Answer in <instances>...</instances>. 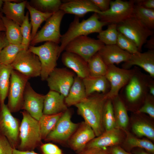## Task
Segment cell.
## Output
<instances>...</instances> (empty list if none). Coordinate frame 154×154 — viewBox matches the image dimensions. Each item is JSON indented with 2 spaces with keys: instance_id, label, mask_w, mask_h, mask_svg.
<instances>
[{
  "instance_id": "43",
  "label": "cell",
  "mask_w": 154,
  "mask_h": 154,
  "mask_svg": "<svg viewBox=\"0 0 154 154\" xmlns=\"http://www.w3.org/2000/svg\"><path fill=\"white\" fill-rule=\"evenodd\" d=\"M40 148L44 154H62L61 149L52 143L42 144L40 145Z\"/></svg>"
},
{
  "instance_id": "25",
  "label": "cell",
  "mask_w": 154,
  "mask_h": 154,
  "mask_svg": "<svg viewBox=\"0 0 154 154\" xmlns=\"http://www.w3.org/2000/svg\"><path fill=\"white\" fill-rule=\"evenodd\" d=\"M82 80L87 97L96 92L106 94L110 90V83L105 76L94 77L89 76Z\"/></svg>"
},
{
  "instance_id": "21",
  "label": "cell",
  "mask_w": 154,
  "mask_h": 154,
  "mask_svg": "<svg viewBox=\"0 0 154 154\" xmlns=\"http://www.w3.org/2000/svg\"><path fill=\"white\" fill-rule=\"evenodd\" d=\"M121 140V134L119 128H116L105 131L102 134L95 137L86 145L85 149L96 148L106 149L115 146Z\"/></svg>"
},
{
  "instance_id": "46",
  "label": "cell",
  "mask_w": 154,
  "mask_h": 154,
  "mask_svg": "<svg viewBox=\"0 0 154 154\" xmlns=\"http://www.w3.org/2000/svg\"><path fill=\"white\" fill-rule=\"evenodd\" d=\"M134 1L135 5L145 8L154 9V0H136Z\"/></svg>"
},
{
  "instance_id": "3",
  "label": "cell",
  "mask_w": 154,
  "mask_h": 154,
  "mask_svg": "<svg viewBox=\"0 0 154 154\" xmlns=\"http://www.w3.org/2000/svg\"><path fill=\"white\" fill-rule=\"evenodd\" d=\"M23 118L19 129V143L17 149L34 151L41 145L42 140L38 121L26 111L21 112Z\"/></svg>"
},
{
  "instance_id": "54",
  "label": "cell",
  "mask_w": 154,
  "mask_h": 154,
  "mask_svg": "<svg viewBox=\"0 0 154 154\" xmlns=\"http://www.w3.org/2000/svg\"><path fill=\"white\" fill-rule=\"evenodd\" d=\"M135 154H150L143 151H136Z\"/></svg>"
},
{
  "instance_id": "15",
  "label": "cell",
  "mask_w": 154,
  "mask_h": 154,
  "mask_svg": "<svg viewBox=\"0 0 154 154\" xmlns=\"http://www.w3.org/2000/svg\"><path fill=\"white\" fill-rule=\"evenodd\" d=\"M134 70H129L119 68L115 65L108 66L106 75L110 86L106 94L109 99H112L119 95L121 88L127 84L133 73Z\"/></svg>"
},
{
  "instance_id": "38",
  "label": "cell",
  "mask_w": 154,
  "mask_h": 154,
  "mask_svg": "<svg viewBox=\"0 0 154 154\" xmlns=\"http://www.w3.org/2000/svg\"><path fill=\"white\" fill-rule=\"evenodd\" d=\"M132 129L134 133L138 136H145L152 140L154 139V128L147 123L136 122L133 125Z\"/></svg>"
},
{
  "instance_id": "1",
  "label": "cell",
  "mask_w": 154,
  "mask_h": 154,
  "mask_svg": "<svg viewBox=\"0 0 154 154\" xmlns=\"http://www.w3.org/2000/svg\"><path fill=\"white\" fill-rule=\"evenodd\" d=\"M106 94H94L75 106L78 114L92 128L96 137L105 131L103 117L105 105L109 99Z\"/></svg>"
},
{
  "instance_id": "28",
  "label": "cell",
  "mask_w": 154,
  "mask_h": 154,
  "mask_svg": "<svg viewBox=\"0 0 154 154\" xmlns=\"http://www.w3.org/2000/svg\"><path fill=\"white\" fill-rule=\"evenodd\" d=\"M115 116L116 128H125L127 126L129 118L125 106L119 95L111 99Z\"/></svg>"
},
{
  "instance_id": "27",
  "label": "cell",
  "mask_w": 154,
  "mask_h": 154,
  "mask_svg": "<svg viewBox=\"0 0 154 154\" xmlns=\"http://www.w3.org/2000/svg\"><path fill=\"white\" fill-rule=\"evenodd\" d=\"M1 19L5 29L6 36L9 43L21 44L22 37L20 26L5 16H2Z\"/></svg>"
},
{
  "instance_id": "35",
  "label": "cell",
  "mask_w": 154,
  "mask_h": 154,
  "mask_svg": "<svg viewBox=\"0 0 154 154\" xmlns=\"http://www.w3.org/2000/svg\"><path fill=\"white\" fill-rule=\"evenodd\" d=\"M118 33L117 24L111 23L108 24L106 29L98 33L97 37L105 45L116 44Z\"/></svg>"
},
{
  "instance_id": "39",
  "label": "cell",
  "mask_w": 154,
  "mask_h": 154,
  "mask_svg": "<svg viewBox=\"0 0 154 154\" xmlns=\"http://www.w3.org/2000/svg\"><path fill=\"white\" fill-rule=\"evenodd\" d=\"M29 12L27 11L23 22L20 26L22 37L21 45L24 49L29 48L31 41L32 26L29 21Z\"/></svg>"
},
{
  "instance_id": "44",
  "label": "cell",
  "mask_w": 154,
  "mask_h": 154,
  "mask_svg": "<svg viewBox=\"0 0 154 154\" xmlns=\"http://www.w3.org/2000/svg\"><path fill=\"white\" fill-rule=\"evenodd\" d=\"M13 149L7 139L0 134V154H12Z\"/></svg>"
},
{
  "instance_id": "7",
  "label": "cell",
  "mask_w": 154,
  "mask_h": 154,
  "mask_svg": "<svg viewBox=\"0 0 154 154\" xmlns=\"http://www.w3.org/2000/svg\"><path fill=\"white\" fill-rule=\"evenodd\" d=\"M65 13L59 10L54 13L46 21L41 29L31 40V45L42 42H52L59 44L60 42V24Z\"/></svg>"
},
{
  "instance_id": "22",
  "label": "cell",
  "mask_w": 154,
  "mask_h": 154,
  "mask_svg": "<svg viewBox=\"0 0 154 154\" xmlns=\"http://www.w3.org/2000/svg\"><path fill=\"white\" fill-rule=\"evenodd\" d=\"M61 60L64 66L80 78L83 79L89 76L87 62L79 55L65 51L62 54Z\"/></svg>"
},
{
  "instance_id": "52",
  "label": "cell",
  "mask_w": 154,
  "mask_h": 154,
  "mask_svg": "<svg viewBox=\"0 0 154 154\" xmlns=\"http://www.w3.org/2000/svg\"><path fill=\"white\" fill-rule=\"evenodd\" d=\"M148 92L150 95L153 96H154V83L153 80L149 85Z\"/></svg>"
},
{
  "instance_id": "45",
  "label": "cell",
  "mask_w": 154,
  "mask_h": 154,
  "mask_svg": "<svg viewBox=\"0 0 154 154\" xmlns=\"http://www.w3.org/2000/svg\"><path fill=\"white\" fill-rule=\"evenodd\" d=\"M101 12L108 10L110 7V0H90Z\"/></svg>"
},
{
  "instance_id": "12",
  "label": "cell",
  "mask_w": 154,
  "mask_h": 154,
  "mask_svg": "<svg viewBox=\"0 0 154 154\" xmlns=\"http://www.w3.org/2000/svg\"><path fill=\"white\" fill-rule=\"evenodd\" d=\"M143 73L134 70L132 75L124 86V93L127 101L133 103L148 94V86L152 80Z\"/></svg>"
},
{
  "instance_id": "13",
  "label": "cell",
  "mask_w": 154,
  "mask_h": 154,
  "mask_svg": "<svg viewBox=\"0 0 154 154\" xmlns=\"http://www.w3.org/2000/svg\"><path fill=\"white\" fill-rule=\"evenodd\" d=\"M68 109L63 112L55 126L44 140L46 141L63 142L68 141L79 124L73 122Z\"/></svg>"
},
{
  "instance_id": "6",
  "label": "cell",
  "mask_w": 154,
  "mask_h": 154,
  "mask_svg": "<svg viewBox=\"0 0 154 154\" xmlns=\"http://www.w3.org/2000/svg\"><path fill=\"white\" fill-rule=\"evenodd\" d=\"M29 79L15 70L12 71L7 104L11 113L17 112L21 110L25 90Z\"/></svg>"
},
{
  "instance_id": "29",
  "label": "cell",
  "mask_w": 154,
  "mask_h": 154,
  "mask_svg": "<svg viewBox=\"0 0 154 154\" xmlns=\"http://www.w3.org/2000/svg\"><path fill=\"white\" fill-rule=\"evenodd\" d=\"M26 7L30 16L32 26L31 40L35 35L41 24L48 19L53 14L42 12L36 9L27 2Z\"/></svg>"
},
{
  "instance_id": "19",
  "label": "cell",
  "mask_w": 154,
  "mask_h": 154,
  "mask_svg": "<svg viewBox=\"0 0 154 154\" xmlns=\"http://www.w3.org/2000/svg\"><path fill=\"white\" fill-rule=\"evenodd\" d=\"M133 65L142 68L152 78H154V50H148L143 53L138 52L131 54L129 60L124 62L122 68L129 69Z\"/></svg>"
},
{
  "instance_id": "49",
  "label": "cell",
  "mask_w": 154,
  "mask_h": 154,
  "mask_svg": "<svg viewBox=\"0 0 154 154\" xmlns=\"http://www.w3.org/2000/svg\"><path fill=\"white\" fill-rule=\"evenodd\" d=\"M110 152L112 154H131L118 146H114L111 149Z\"/></svg>"
},
{
  "instance_id": "2",
  "label": "cell",
  "mask_w": 154,
  "mask_h": 154,
  "mask_svg": "<svg viewBox=\"0 0 154 154\" xmlns=\"http://www.w3.org/2000/svg\"><path fill=\"white\" fill-rule=\"evenodd\" d=\"M108 24L100 21L96 13H94L89 18L81 21H80L79 18L75 16L67 31L61 35L60 45V54L67 44L74 39L92 33H99L102 30L103 27Z\"/></svg>"
},
{
  "instance_id": "8",
  "label": "cell",
  "mask_w": 154,
  "mask_h": 154,
  "mask_svg": "<svg viewBox=\"0 0 154 154\" xmlns=\"http://www.w3.org/2000/svg\"><path fill=\"white\" fill-rule=\"evenodd\" d=\"M11 65L13 70L30 79L40 76L41 66L39 58L29 48L20 51Z\"/></svg>"
},
{
  "instance_id": "23",
  "label": "cell",
  "mask_w": 154,
  "mask_h": 154,
  "mask_svg": "<svg viewBox=\"0 0 154 154\" xmlns=\"http://www.w3.org/2000/svg\"><path fill=\"white\" fill-rule=\"evenodd\" d=\"M65 98L58 92L50 90L45 95L43 114L51 115L64 112L68 109Z\"/></svg>"
},
{
  "instance_id": "32",
  "label": "cell",
  "mask_w": 154,
  "mask_h": 154,
  "mask_svg": "<svg viewBox=\"0 0 154 154\" xmlns=\"http://www.w3.org/2000/svg\"><path fill=\"white\" fill-rule=\"evenodd\" d=\"M132 15L149 29H154V9L135 4Z\"/></svg>"
},
{
  "instance_id": "42",
  "label": "cell",
  "mask_w": 154,
  "mask_h": 154,
  "mask_svg": "<svg viewBox=\"0 0 154 154\" xmlns=\"http://www.w3.org/2000/svg\"><path fill=\"white\" fill-rule=\"evenodd\" d=\"M153 97L148 93L145 98L144 104L138 110L137 112L147 114L151 117L154 118V105L151 100Z\"/></svg>"
},
{
  "instance_id": "53",
  "label": "cell",
  "mask_w": 154,
  "mask_h": 154,
  "mask_svg": "<svg viewBox=\"0 0 154 154\" xmlns=\"http://www.w3.org/2000/svg\"><path fill=\"white\" fill-rule=\"evenodd\" d=\"M5 29L1 20L0 21V32L2 31H5Z\"/></svg>"
},
{
  "instance_id": "36",
  "label": "cell",
  "mask_w": 154,
  "mask_h": 154,
  "mask_svg": "<svg viewBox=\"0 0 154 154\" xmlns=\"http://www.w3.org/2000/svg\"><path fill=\"white\" fill-rule=\"evenodd\" d=\"M103 121L105 131L116 128L113 105L111 99H108L105 104L103 115Z\"/></svg>"
},
{
  "instance_id": "30",
  "label": "cell",
  "mask_w": 154,
  "mask_h": 154,
  "mask_svg": "<svg viewBox=\"0 0 154 154\" xmlns=\"http://www.w3.org/2000/svg\"><path fill=\"white\" fill-rule=\"evenodd\" d=\"M13 70L11 65H0V106L5 104L7 96L11 74Z\"/></svg>"
},
{
  "instance_id": "18",
  "label": "cell",
  "mask_w": 154,
  "mask_h": 154,
  "mask_svg": "<svg viewBox=\"0 0 154 154\" xmlns=\"http://www.w3.org/2000/svg\"><path fill=\"white\" fill-rule=\"evenodd\" d=\"M60 10L65 14L75 15L79 18L82 17L89 12L98 14L101 12L90 0H70L62 3Z\"/></svg>"
},
{
  "instance_id": "5",
  "label": "cell",
  "mask_w": 154,
  "mask_h": 154,
  "mask_svg": "<svg viewBox=\"0 0 154 154\" xmlns=\"http://www.w3.org/2000/svg\"><path fill=\"white\" fill-rule=\"evenodd\" d=\"M118 32L131 40L141 52L143 45L147 38L154 35V31L149 29L139 20L132 16L117 24Z\"/></svg>"
},
{
  "instance_id": "41",
  "label": "cell",
  "mask_w": 154,
  "mask_h": 154,
  "mask_svg": "<svg viewBox=\"0 0 154 154\" xmlns=\"http://www.w3.org/2000/svg\"><path fill=\"white\" fill-rule=\"evenodd\" d=\"M116 44L121 49L131 54L139 52L136 45L131 40L119 32Z\"/></svg>"
},
{
  "instance_id": "33",
  "label": "cell",
  "mask_w": 154,
  "mask_h": 154,
  "mask_svg": "<svg viewBox=\"0 0 154 154\" xmlns=\"http://www.w3.org/2000/svg\"><path fill=\"white\" fill-rule=\"evenodd\" d=\"M63 113L51 115L43 114L41 117L38 121L42 140H44L54 129Z\"/></svg>"
},
{
  "instance_id": "50",
  "label": "cell",
  "mask_w": 154,
  "mask_h": 154,
  "mask_svg": "<svg viewBox=\"0 0 154 154\" xmlns=\"http://www.w3.org/2000/svg\"><path fill=\"white\" fill-rule=\"evenodd\" d=\"M145 45V47L149 50H154V35L151 36L150 39L147 40Z\"/></svg>"
},
{
  "instance_id": "51",
  "label": "cell",
  "mask_w": 154,
  "mask_h": 154,
  "mask_svg": "<svg viewBox=\"0 0 154 154\" xmlns=\"http://www.w3.org/2000/svg\"><path fill=\"white\" fill-rule=\"evenodd\" d=\"M12 154H39L34 151H21L17 149H13Z\"/></svg>"
},
{
  "instance_id": "16",
  "label": "cell",
  "mask_w": 154,
  "mask_h": 154,
  "mask_svg": "<svg viewBox=\"0 0 154 154\" xmlns=\"http://www.w3.org/2000/svg\"><path fill=\"white\" fill-rule=\"evenodd\" d=\"M45 95L37 93L29 82L24 91L21 110L25 111L33 118L38 121L43 115Z\"/></svg>"
},
{
  "instance_id": "24",
  "label": "cell",
  "mask_w": 154,
  "mask_h": 154,
  "mask_svg": "<svg viewBox=\"0 0 154 154\" xmlns=\"http://www.w3.org/2000/svg\"><path fill=\"white\" fill-rule=\"evenodd\" d=\"M13 1H14L3 0L2 11L5 17L20 26L25 17V9L27 1H24L19 3Z\"/></svg>"
},
{
  "instance_id": "48",
  "label": "cell",
  "mask_w": 154,
  "mask_h": 154,
  "mask_svg": "<svg viewBox=\"0 0 154 154\" xmlns=\"http://www.w3.org/2000/svg\"><path fill=\"white\" fill-rule=\"evenodd\" d=\"M9 44L6 36L5 32H0V53L3 49Z\"/></svg>"
},
{
  "instance_id": "55",
  "label": "cell",
  "mask_w": 154,
  "mask_h": 154,
  "mask_svg": "<svg viewBox=\"0 0 154 154\" xmlns=\"http://www.w3.org/2000/svg\"><path fill=\"white\" fill-rule=\"evenodd\" d=\"M3 4V0H0V10L2 9V7Z\"/></svg>"
},
{
  "instance_id": "10",
  "label": "cell",
  "mask_w": 154,
  "mask_h": 154,
  "mask_svg": "<svg viewBox=\"0 0 154 154\" xmlns=\"http://www.w3.org/2000/svg\"><path fill=\"white\" fill-rule=\"evenodd\" d=\"M134 0L111 1L109 9L98 14L100 20L108 23L118 24L132 16Z\"/></svg>"
},
{
  "instance_id": "56",
  "label": "cell",
  "mask_w": 154,
  "mask_h": 154,
  "mask_svg": "<svg viewBox=\"0 0 154 154\" xmlns=\"http://www.w3.org/2000/svg\"><path fill=\"white\" fill-rule=\"evenodd\" d=\"M2 15L1 14V13H0V21L1 20V18Z\"/></svg>"
},
{
  "instance_id": "26",
  "label": "cell",
  "mask_w": 154,
  "mask_h": 154,
  "mask_svg": "<svg viewBox=\"0 0 154 154\" xmlns=\"http://www.w3.org/2000/svg\"><path fill=\"white\" fill-rule=\"evenodd\" d=\"M87 97L82 79L75 76L65 102L67 107L75 106Z\"/></svg>"
},
{
  "instance_id": "37",
  "label": "cell",
  "mask_w": 154,
  "mask_h": 154,
  "mask_svg": "<svg viewBox=\"0 0 154 154\" xmlns=\"http://www.w3.org/2000/svg\"><path fill=\"white\" fill-rule=\"evenodd\" d=\"M37 9L42 12L54 13L59 10L62 4L60 0H35L31 1Z\"/></svg>"
},
{
  "instance_id": "11",
  "label": "cell",
  "mask_w": 154,
  "mask_h": 154,
  "mask_svg": "<svg viewBox=\"0 0 154 154\" xmlns=\"http://www.w3.org/2000/svg\"><path fill=\"white\" fill-rule=\"evenodd\" d=\"M104 45L98 39L92 38L87 36H82L70 41L64 50L79 55L87 62Z\"/></svg>"
},
{
  "instance_id": "4",
  "label": "cell",
  "mask_w": 154,
  "mask_h": 154,
  "mask_svg": "<svg viewBox=\"0 0 154 154\" xmlns=\"http://www.w3.org/2000/svg\"><path fill=\"white\" fill-rule=\"evenodd\" d=\"M29 49L38 57L41 66L40 76L42 80H46L56 68L57 61L60 55V46L55 43L48 41L38 46L30 45Z\"/></svg>"
},
{
  "instance_id": "20",
  "label": "cell",
  "mask_w": 154,
  "mask_h": 154,
  "mask_svg": "<svg viewBox=\"0 0 154 154\" xmlns=\"http://www.w3.org/2000/svg\"><path fill=\"white\" fill-rule=\"evenodd\" d=\"M98 53L107 66L125 62L129 60L131 55L116 44L105 45Z\"/></svg>"
},
{
  "instance_id": "9",
  "label": "cell",
  "mask_w": 154,
  "mask_h": 154,
  "mask_svg": "<svg viewBox=\"0 0 154 154\" xmlns=\"http://www.w3.org/2000/svg\"><path fill=\"white\" fill-rule=\"evenodd\" d=\"M11 113L7 104L0 106V134L7 139L14 149H17L21 122Z\"/></svg>"
},
{
  "instance_id": "40",
  "label": "cell",
  "mask_w": 154,
  "mask_h": 154,
  "mask_svg": "<svg viewBox=\"0 0 154 154\" xmlns=\"http://www.w3.org/2000/svg\"><path fill=\"white\" fill-rule=\"evenodd\" d=\"M126 142L131 148L135 147L140 148L144 149L152 154L154 153V145L148 140L139 139L133 136H129L127 137Z\"/></svg>"
},
{
  "instance_id": "17",
  "label": "cell",
  "mask_w": 154,
  "mask_h": 154,
  "mask_svg": "<svg viewBox=\"0 0 154 154\" xmlns=\"http://www.w3.org/2000/svg\"><path fill=\"white\" fill-rule=\"evenodd\" d=\"M96 137L92 129L84 121L80 123L78 128L68 140L69 145L74 150L80 152Z\"/></svg>"
},
{
  "instance_id": "31",
  "label": "cell",
  "mask_w": 154,
  "mask_h": 154,
  "mask_svg": "<svg viewBox=\"0 0 154 154\" xmlns=\"http://www.w3.org/2000/svg\"><path fill=\"white\" fill-rule=\"evenodd\" d=\"M89 76L94 77L105 76L108 66L97 52L87 62Z\"/></svg>"
},
{
  "instance_id": "14",
  "label": "cell",
  "mask_w": 154,
  "mask_h": 154,
  "mask_svg": "<svg viewBox=\"0 0 154 154\" xmlns=\"http://www.w3.org/2000/svg\"><path fill=\"white\" fill-rule=\"evenodd\" d=\"M74 73L66 68H55L46 80L50 90L56 92L64 96H67L73 84Z\"/></svg>"
},
{
  "instance_id": "47",
  "label": "cell",
  "mask_w": 154,
  "mask_h": 154,
  "mask_svg": "<svg viewBox=\"0 0 154 154\" xmlns=\"http://www.w3.org/2000/svg\"><path fill=\"white\" fill-rule=\"evenodd\" d=\"M79 153V154H109L106 149L96 148L85 149Z\"/></svg>"
},
{
  "instance_id": "34",
  "label": "cell",
  "mask_w": 154,
  "mask_h": 154,
  "mask_svg": "<svg viewBox=\"0 0 154 154\" xmlns=\"http://www.w3.org/2000/svg\"><path fill=\"white\" fill-rule=\"evenodd\" d=\"M24 48L21 44L9 43L0 53V65H11L16 56Z\"/></svg>"
}]
</instances>
